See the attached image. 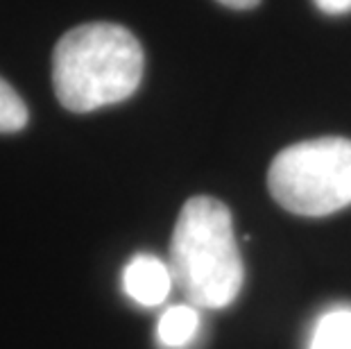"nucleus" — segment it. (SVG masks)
Segmentation results:
<instances>
[{
	"label": "nucleus",
	"mask_w": 351,
	"mask_h": 349,
	"mask_svg": "<svg viewBox=\"0 0 351 349\" xmlns=\"http://www.w3.org/2000/svg\"><path fill=\"white\" fill-rule=\"evenodd\" d=\"M143 66V48L127 27L107 21L84 23L57 41L52 86L66 109L88 114L136 93Z\"/></svg>",
	"instance_id": "f257e3e1"
},
{
	"label": "nucleus",
	"mask_w": 351,
	"mask_h": 349,
	"mask_svg": "<svg viewBox=\"0 0 351 349\" xmlns=\"http://www.w3.org/2000/svg\"><path fill=\"white\" fill-rule=\"evenodd\" d=\"M170 272L195 309H225L243 288V258L231 213L220 200L197 195L182 206L173 241Z\"/></svg>",
	"instance_id": "f03ea898"
},
{
	"label": "nucleus",
	"mask_w": 351,
	"mask_h": 349,
	"mask_svg": "<svg viewBox=\"0 0 351 349\" xmlns=\"http://www.w3.org/2000/svg\"><path fill=\"white\" fill-rule=\"evenodd\" d=\"M267 189L283 209L322 218L351 204V141L322 136L288 145L267 170Z\"/></svg>",
	"instance_id": "7ed1b4c3"
},
{
	"label": "nucleus",
	"mask_w": 351,
	"mask_h": 349,
	"mask_svg": "<svg viewBox=\"0 0 351 349\" xmlns=\"http://www.w3.org/2000/svg\"><path fill=\"white\" fill-rule=\"evenodd\" d=\"M175 279L170 265L152 254L134 256L123 272L125 293L141 306H159L173 288Z\"/></svg>",
	"instance_id": "20e7f679"
},
{
	"label": "nucleus",
	"mask_w": 351,
	"mask_h": 349,
	"mask_svg": "<svg viewBox=\"0 0 351 349\" xmlns=\"http://www.w3.org/2000/svg\"><path fill=\"white\" fill-rule=\"evenodd\" d=\"M199 331V313L193 304H177L161 315L156 336L166 349H182L195 340Z\"/></svg>",
	"instance_id": "39448f33"
},
{
	"label": "nucleus",
	"mask_w": 351,
	"mask_h": 349,
	"mask_svg": "<svg viewBox=\"0 0 351 349\" xmlns=\"http://www.w3.org/2000/svg\"><path fill=\"white\" fill-rule=\"evenodd\" d=\"M308 349H351V309L326 311L315 322Z\"/></svg>",
	"instance_id": "423d86ee"
},
{
	"label": "nucleus",
	"mask_w": 351,
	"mask_h": 349,
	"mask_svg": "<svg viewBox=\"0 0 351 349\" xmlns=\"http://www.w3.org/2000/svg\"><path fill=\"white\" fill-rule=\"evenodd\" d=\"M27 107L10 82L0 77V134H14L27 125Z\"/></svg>",
	"instance_id": "0eeeda50"
},
{
	"label": "nucleus",
	"mask_w": 351,
	"mask_h": 349,
	"mask_svg": "<svg viewBox=\"0 0 351 349\" xmlns=\"http://www.w3.org/2000/svg\"><path fill=\"white\" fill-rule=\"evenodd\" d=\"M313 3L328 16H342V14L351 12V0H313Z\"/></svg>",
	"instance_id": "6e6552de"
},
{
	"label": "nucleus",
	"mask_w": 351,
	"mask_h": 349,
	"mask_svg": "<svg viewBox=\"0 0 351 349\" xmlns=\"http://www.w3.org/2000/svg\"><path fill=\"white\" fill-rule=\"evenodd\" d=\"M220 5L231 7V10H254L261 0H218Z\"/></svg>",
	"instance_id": "1a4fd4ad"
}]
</instances>
